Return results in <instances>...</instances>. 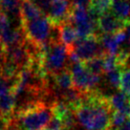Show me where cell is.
Instances as JSON below:
<instances>
[{"label": "cell", "instance_id": "6da1fadb", "mask_svg": "<svg viewBox=\"0 0 130 130\" xmlns=\"http://www.w3.org/2000/svg\"><path fill=\"white\" fill-rule=\"evenodd\" d=\"M53 107L41 102H29L15 115V130H43L53 118Z\"/></svg>", "mask_w": 130, "mask_h": 130}, {"label": "cell", "instance_id": "7a4b0ae2", "mask_svg": "<svg viewBox=\"0 0 130 130\" xmlns=\"http://www.w3.org/2000/svg\"><path fill=\"white\" fill-rule=\"evenodd\" d=\"M27 42L36 48H41L52 40L54 26L47 16L42 15L37 19L21 23Z\"/></svg>", "mask_w": 130, "mask_h": 130}, {"label": "cell", "instance_id": "3957f363", "mask_svg": "<svg viewBox=\"0 0 130 130\" xmlns=\"http://www.w3.org/2000/svg\"><path fill=\"white\" fill-rule=\"evenodd\" d=\"M69 53H73L79 62H85L96 57H102L106 55L104 49L102 48L100 37L97 36L77 39Z\"/></svg>", "mask_w": 130, "mask_h": 130}, {"label": "cell", "instance_id": "277c9868", "mask_svg": "<svg viewBox=\"0 0 130 130\" xmlns=\"http://www.w3.org/2000/svg\"><path fill=\"white\" fill-rule=\"evenodd\" d=\"M70 72L72 74L74 87L83 93L93 91L101 81V76L90 73L82 62L72 63Z\"/></svg>", "mask_w": 130, "mask_h": 130}, {"label": "cell", "instance_id": "5b68a950", "mask_svg": "<svg viewBox=\"0 0 130 130\" xmlns=\"http://www.w3.org/2000/svg\"><path fill=\"white\" fill-rule=\"evenodd\" d=\"M72 6L69 0H52L47 17L54 26H60L69 21Z\"/></svg>", "mask_w": 130, "mask_h": 130}, {"label": "cell", "instance_id": "8992f818", "mask_svg": "<svg viewBox=\"0 0 130 130\" xmlns=\"http://www.w3.org/2000/svg\"><path fill=\"white\" fill-rule=\"evenodd\" d=\"M129 23L120 19L110 11L99 17L98 30L102 32V35H114L121 31H124Z\"/></svg>", "mask_w": 130, "mask_h": 130}, {"label": "cell", "instance_id": "52a82bcc", "mask_svg": "<svg viewBox=\"0 0 130 130\" xmlns=\"http://www.w3.org/2000/svg\"><path fill=\"white\" fill-rule=\"evenodd\" d=\"M100 40L106 55L117 56L120 52L121 45H123L127 41V35L125 31H121L114 35H102Z\"/></svg>", "mask_w": 130, "mask_h": 130}, {"label": "cell", "instance_id": "ba28073f", "mask_svg": "<svg viewBox=\"0 0 130 130\" xmlns=\"http://www.w3.org/2000/svg\"><path fill=\"white\" fill-rule=\"evenodd\" d=\"M15 102L16 97L12 90L0 97V116L6 126L12 118V114L14 113Z\"/></svg>", "mask_w": 130, "mask_h": 130}, {"label": "cell", "instance_id": "9c48e42d", "mask_svg": "<svg viewBox=\"0 0 130 130\" xmlns=\"http://www.w3.org/2000/svg\"><path fill=\"white\" fill-rule=\"evenodd\" d=\"M58 32H59L60 41L67 47L68 52H69L78 39L76 29L74 28L73 25L68 21V22H65L60 26H58Z\"/></svg>", "mask_w": 130, "mask_h": 130}, {"label": "cell", "instance_id": "30bf717a", "mask_svg": "<svg viewBox=\"0 0 130 130\" xmlns=\"http://www.w3.org/2000/svg\"><path fill=\"white\" fill-rule=\"evenodd\" d=\"M44 15L39 9L29 0H22L20 6V23H26Z\"/></svg>", "mask_w": 130, "mask_h": 130}, {"label": "cell", "instance_id": "8fae6325", "mask_svg": "<svg viewBox=\"0 0 130 130\" xmlns=\"http://www.w3.org/2000/svg\"><path fill=\"white\" fill-rule=\"evenodd\" d=\"M111 12L122 21L130 22V1L114 0Z\"/></svg>", "mask_w": 130, "mask_h": 130}, {"label": "cell", "instance_id": "7c38bea8", "mask_svg": "<svg viewBox=\"0 0 130 130\" xmlns=\"http://www.w3.org/2000/svg\"><path fill=\"white\" fill-rule=\"evenodd\" d=\"M55 85L57 86L58 90L62 91V93L74 88L73 78H72V74L70 70L66 69L64 71H61L60 73L57 74L53 76Z\"/></svg>", "mask_w": 130, "mask_h": 130}, {"label": "cell", "instance_id": "4fadbf2b", "mask_svg": "<svg viewBox=\"0 0 130 130\" xmlns=\"http://www.w3.org/2000/svg\"><path fill=\"white\" fill-rule=\"evenodd\" d=\"M22 0H1L0 11L6 15L16 16L20 19V6Z\"/></svg>", "mask_w": 130, "mask_h": 130}, {"label": "cell", "instance_id": "5bb4252c", "mask_svg": "<svg viewBox=\"0 0 130 130\" xmlns=\"http://www.w3.org/2000/svg\"><path fill=\"white\" fill-rule=\"evenodd\" d=\"M113 0H92L89 11L96 16L100 17L111 11Z\"/></svg>", "mask_w": 130, "mask_h": 130}, {"label": "cell", "instance_id": "9a60e30c", "mask_svg": "<svg viewBox=\"0 0 130 130\" xmlns=\"http://www.w3.org/2000/svg\"><path fill=\"white\" fill-rule=\"evenodd\" d=\"M85 68L90 73L98 76H102L104 73L103 71V57H96L93 59H90L88 61L82 62Z\"/></svg>", "mask_w": 130, "mask_h": 130}, {"label": "cell", "instance_id": "2e32d148", "mask_svg": "<svg viewBox=\"0 0 130 130\" xmlns=\"http://www.w3.org/2000/svg\"><path fill=\"white\" fill-rule=\"evenodd\" d=\"M120 89L122 93L130 98V68H124L122 70Z\"/></svg>", "mask_w": 130, "mask_h": 130}, {"label": "cell", "instance_id": "e0dca14e", "mask_svg": "<svg viewBox=\"0 0 130 130\" xmlns=\"http://www.w3.org/2000/svg\"><path fill=\"white\" fill-rule=\"evenodd\" d=\"M117 68H120L117 57L105 55L103 57V71H104V73H109V72L117 69Z\"/></svg>", "mask_w": 130, "mask_h": 130}, {"label": "cell", "instance_id": "ac0fdd59", "mask_svg": "<svg viewBox=\"0 0 130 130\" xmlns=\"http://www.w3.org/2000/svg\"><path fill=\"white\" fill-rule=\"evenodd\" d=\"M121 76H122V69H120V68H117V69L113 70L109 73H106L107 81L114 88H120Z\"/></svg>", "mask_w": 130, "mask_h": 130}, {"label": "cell", "instance_id": "d6986e66", "mask_svg": "<svg viewBox=\"0 0 130 130\" xmlns=\"http://www.w3.org/2000/svg\"><path fill=\"white\" fill-rule=\"evenodd\" d=\"M128 119L126 118L123 114L120 113V112H116L113 111L112 115H111V127L114 126L116 130H118L121 126L124 124V122L127 121Z\"/></svg>", "mask_w": 130, "mask_h": 130}, {"label": "cell", "instance_id": "ffe728a7", "mask_svg": "<svg viewBox=\"0 0 130 130\" xmlns=\"http://www.w3.org/2000/svg\"><path fill=\"white\" fill-rule=\"evenodd\" d=\"M29 1L32 2L36 7L39 9L44 15L45 14L47 15V12L49 11V8H50L52 0H29Z\"/></svg>", "mask_w": 130, "mask_h": 130}, {"label": "cell", "instance_id": "44dd1931", "mask_svg": "<svg viewBox=\"0 0 130 130\" xmlns=\"http://www.w3.org/2000/svg\"><path fill=\"white\" fill-rule=\"evenodd\" d=\"M13 83L14 82L6 79V78H4V77L0 75V97L2 95H4L5 93H7L8 91L12 90Z\"/></svg>", "mask_w": 130, "mask_h": 130}, {"label": "cell", "instance_id": "7402d4cb", "mask_svg": "<svg viewBox=\"0 0 130 130\" xmlns=\"http://www.w3.org/2000/svg\"><path fill=\"white\" fill-rule=\"evenodd\" d=\"M45 129L47 130H62L63 129V125L62 122L58 118L53 116V118L51 119V121L49 122L47 126L45 127Z\"/></svg>", "mask_w": 130, "mask_h": 130}, {"label": "cell", "instance_id": "603a6c76", "mask_svg": "<svg viewBox=\"0 0 130 130\" xmlns=\"http://www.w3.org/2000/svg\"><path fill=\"white\" fill-rule=\"evenodd\" d=\"M72 8H82L89 10L92 0H69Z\"/></svg>", "mask_w": 130, "mask_h": 130}, {"label": "cell", "instance_id": "cb8c5ba5", "mask_svg": "<svg viewBox=\"0 0 130 130\" xmlns=\"http://www.w3.org/2000/svg\"><path fill=\"white\" fill-rule=\"evenodd\" d=\"M4 59H5V56H4V48L0 45V68H1V66L3 64V62H4Z\"/></svg>", "mask_w": 130, "mask_h": 130}, {"label": "cell", "instance_id": "d4e9b609", "mask_svg": "<svg viewBox=\"0 0 130 130\" xmlns=\"http://www.w3.org/2000/svg\"><path fill=\"white\" fill-rule=\"evenodd\" d=\"M118 130H130V119H128V120L124 122V124L122 126H121Z\"/></svg>", "mask_w": 130, "mask_h": 130}, {"label": "cell", "instance_id": "484cf974", "mask_svg": "<svg viewBox=\"0 0 130 130\" xmlns=\"http://www.w3.org/2000/svg\"><path fill=\"white\" fill-rule=\"evenodd\" d=\"M125 32H126V35H127V37H128V38H129V40H130V23L126 26Z\"/></svg>", "mask_w": 130, "mask_h": 130}, {"label": "cell", "instance_id": "4316f807", "mask_svg": "<svg viewBox=\"0 0 130 130\" xmlns=\"http://www.w3.org/2000/svg\"><path fill=\"white\" fill-rule=\"evenodd\" d=\"M0 2H1V0H0Z\"/></svg>", "mask_w": 130, "mask_h": 130}, {"label": "cell", "instance_id": "83f0119b", "mask_svg": "<svg viewBox=\"0 0 130 130\" xmlns=\"http://www.w3.org/2000/svg\"><path fill=\"white\" fill-rule=\"evenodd\" d=\"M110 130H111V129H110Z\"/></svg>", "mask_w": 130, "mask_h": 130}]
</instances>
